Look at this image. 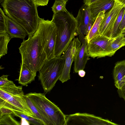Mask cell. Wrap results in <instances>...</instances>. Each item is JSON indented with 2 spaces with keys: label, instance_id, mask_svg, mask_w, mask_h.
<instances>
[{
  "label": "cell",
  "instance_id": "6da1fadb",
  "mask_svg": "<svg viewBox=\"0 0 125 125\" xmlns=\"http://www.w3.org/2000/svg\"><path fill=\"white\" fill-rule=\"evenodd\" d=\"M46 33V20L40 18L36 31L23 40L19 48L22 64H26L36 73L47 60L44 50Z\"/></svg>",
  "mask_w": 125,
  "mask_h": 125
},
{
  "label": "cell",
  "instance_id": "7a4b0ae2",
  "mask_svg": "<svg viewBox=\"0 0 125 125\" xmlns=\"http://www.w3.org/2000/svg\"><path fill=\"white\" fill-rule=\"evenodd\" d=\"M1 4L6 15L21 26L28 36L36 31L40 18L33 0H4Z\"/></svg>",
  "mask_w": 125,
  "mask_h": 125
},
{
  "label": "cell",
  "instance_id": "3957f363",
  "mask_svg": "<svg viewBox=\"0 0 125 125\" xmlns=\"http://www.w3.org/2000/svg\"><path fill=\"white\" fill-rule=\"evenodd\" d=\"M52 20L57 30L55 56L59 57L78 35L77 22L73 14L68 11L53 14Z\"/></svg>",
  "mask_w": 125,
  "mask_h": 125
},
{
  "label": "cell",
  "instance_id": "277c9868",
  "mask_svg": "<svg viewBox=\"0 0 125 125\" xmlns=\"http://www.w3.org/2000/svg\"><path fill=\"white\" fill-rule=\"evenodd\" d=\"M2 108L17 111L38 119L27 104L26 96L22 90V86L16 85L11 81L0 86V108Z\"/></svg>",
  "mask_w": 125,
  "mask_h": 125
},
{
  "label": "cell",
  "instance_id": "5b68a950",
  "mask_svg": "<svg viewBox=\"0 0 125 125\" xmlns=\"http://www.w3.org/2000/svg\"><path fill=\"white\" fill-rule=\"evenodd\" d=\"M26 95L37 108L47 125H66V115L44 94L34 92Z\"/></svg>",
  "mask_w": 125,
  "mask_h": 125
},
{
  "label": "cell",
  "instance_id": "8992f818",
  "mask_svg": "<svg viewBox=\"0 0 125 125\" xmlns=\"http://www.w3.org/2000/svg\"><path fill=\"white\" fill-rule=\"evenodd\" d=\"M65 58L61 56L47 60L39 71L38 79L45 93L50 91L61 77Z\"/></svg>",
  "mask_w": 125,
  "mask_h": 125
},
{
  "label": "cell",
  "instance_id": "52a82bcc",
  "mask_svg": "<svg viewBox=\"0 0 125 125\" xmlns=\"http://www.w3.org/2000/svg\"><path fill=\"white\" fill-rule=\"evenodd\" d=\"M66 125H118V124L93 114L76 113L66 115Z\"/></svg>",
  "mask_w": 125,
  "mask_h": 125
},
{
  "label": "cell",
  "instance_id": "ba28073f",
  "mask_svg": "<svg viewBox=\"0 0 125 125\" xmlns=\"http://www.w3.org/2000/svg\"><path fill=\"white\" fill-rule=\"evenodd\" d=\"M111 38L100 34L92 39L87 45V52L93 58L110 57L108 46Z\"/></svg>",
  "mask_w": 125,
  "mask_h": 125
},
{
  "label": "cell",
  "instance_id": "9c48e42d",
  "mask_svg": "<svg viewBox=\"0 0 125 125\" xmlns=\"http://www.w3.org/2000/svg\"><path fill=\"white\" fill-rule=\"evenodd\" d=\"M120 2L115 0L111 10L106 13L100 25L99 32L102 35L111 38L113 28L119 13L124 7Z\"/></svg>",
  "mask_w": 125,
  "mask_h": 125
},
{
  "label": "cell",
  "instance_id": "30bf717a",
  "mask_svg": "<svg viewBox=\"0 0 125 125\" xmlns=\"http://www.w3.org/2000/svg\"><path fill=\"white\" fill-rule=\"evenodd\" d=\"M81 43L78 37L72 41L62 56L65 58V61L63 70L59 80L64 83L70 79V71L72 64Z\"/></svg>",
  "mask_w": 125,
  "mask_h": 125
},
{
  "label": "cell",
  "instance_id": "8fae6325",
  "mask_svg": "<svg viewBox=\"0 0 125 125\" xmlns=\"http://www.w3.org/2000/svg\"><path fill=\"white\" fill-rule=\"evenodd\" d=\"M75 18L78 35L82 34L86 36L95 21L92 16L89 6L84 4L79 10Z\"/></svg>",
  "mask_w": 125,
  "mask_h": 125
},
{
  "label": "cell",
  "instance_id": "7c38bea8",
  "mask_svg": "<svg viewBox=\"0 0 125 125\" xmlns=\"http://www.w3.org/2000/svg\"><path fill=\"white\" fill-rule=\"evenodd\" d=\"M46 33L44 50L47 60L55 57V48L57 35L56 27L52 20H46Z\"/></svg>",
  "mask_w": 125,
  "mask_h": 125
},
{
  "label": "cell",
  "instance_id": "4fadbf2b",
  "mask_svg": "<svg viewBox=\"0 0 125 125\" xmlns=\"http://www.w3.org/2000/svg\"><path fill=\"white\" fill-rule=\"evenodd\" d=\"M78 35L82 44L74 57L73 73H75L80 70H83L87 61L90 59L87 52V42L85 36L82 34Z\"/></svg>",
  "mask_w": 125,
  "mask_h": 125
},
{
  "label": "cell",
  "instance_id": "5bb4252c",
  "mask_svg": "<svg viewBox=\"0 0 125 125\" xmlns=\"http://www.w3.org/2000/svg\"><path fill=\"white\" fill-rule=\"evenodd\" d=\"M6 32L11 37L18 38L24 40L28 35L25 29L7 15H5Z\"/></svg>",
  "mask_w": 125,
  "mask_h": 125
},
{
  "label": "cell",
  "instance_id": "9a60e30c",
  "mask_svg": "<svg viewBox=\"0 0 125 125\" xmlns=\"http://www.w3.org/2000/svg\"><path fill=\"white\" fill-rule=\"evenodd\" d=\"M115 2V0H98L89 5L92 18L95 21L97 17L100 12H105L112 8Z\"/></svg>",
  "mask_w": 125,
  "mask_h": 125
},
{
  "label": "cell",
  "instance_id": "2e32d148",
  "mask_svg": "<svg viewBox=\"0 0 125 125\" xmlns=\"http://www.w3.org/2000/svg\"><path fill=\"white\" fill-rule=\"evenodd\" d=\"M115 85L117 89L121 88L124 85L125 77V60L117 62L113 71Z\"/></svg>",
  "mask_w": 125,
  "mask_h": 125
},
{
  "label": "cell",
  "instance_id": "e0dca14e",
  "mask_svg": "<svg viewBox=\"0 0 125 125\" xmlns=\"http://www.w3.org/2000/svg\"><path fill=\"white\" fill-rule=\"evenodd\" d=\"M36 73L32 72L26 64L21 63L19 83L24 86L27 85L35 80Z\"/></svg>",
  "mask_w": 125,
  "mask_h": 125
},
{
  "label": "cell",
  "instance_id": "ac0fdd59",
  "mask_svg": "<svg viewBox=\"0 0 125 125\" xmlns=\"http://www.w3.org/2000/svg\"><path fill=\"white\" fill-rule=\"evenodd\" d=\"M105 12L103 11L98 15L96 19L88 34L85 36V38L87 42L92 39L100 34V25L105 15Z\"/></svg>",
  "mask_w": 125,
  "mask_h": 125
},
{
  "label": "cell",
  "instance_id": "d6986e66",
  "mask_svg": "<svg viewBox=\"0 0 125 125\" xmlns=\"http://www.w3.org/2000/svg\"><path fill=\"white\" fill-rule=\"evenodd\" d=\"M125 45V38L123 33L115 38H111L108 46L110 57L114 55L117 51Z\"/></svg>",
  "mask_w": 125,
  "mask_h": 125
},
{
  "label": "cell",
  "instance_id": "ffe728a7",
  "mask_svg": "<svg viewBox=\"0 0 125 125\" xmlns=\"http://www.w3.org/2000/svg\"><path fill=\"white\" fill-rule=\"evenodd\" d=\"M11 38L7 33H0V58L7 53V45Z\"/></svg>",
  "mask_w": 125,
  "mask_h": 125
},
{
  "label": "cell",
  "instance_id": "44dd1931",
  "mask_svg": "<svg viewBox=\"0 0 125 125\" xmlns=\"http://www.w3.org/2000/svg\"><path fill=\"white\" fill-rule=\"evenodd\" d=\"M125 11V6L121 10L116 21L113 30L111 38H115L121 34L119 26Z\"/></svg>",
  "mask_w": 125,
  "mask_h": 125
},
{
  "label": "cell",
  "instance_id": "7402d4cb",
  "mask_svg": "<svg viewBox=\"0 0 125 125\" xmlns=\"http://www.w3.org/2000/svg\"><path fill=\"white\" fill-rule=\"evenodd\" d=\"M67 2L65 0H55L51 7L53 14L61 12H67L68 10L66 8Z\"/></svg>",
  "mask_w": 125,
  "mask_h": 125
},
{
  "label": "cell",
  "instance_id": "603a6c76",
  "mask_svg": "<svg viewBox=\"0 0 125 125\" xmlns=\"http://www.w3.org/2000/svg\"><path fill=\"white\" fill-rule=\"evenodd\" d=\"M12 111V114L14 115L25 119L31 125H43L41 121L38 119L32 117L17 111Z\"/></svg>",
  "mask_w": 125,
  "mask_h": 125
},
{
  "label": "cell",
  "instance_id": "cb8c5ba5",
  "mask_svg": "<svg viewBox=\"0 0 125 125\" xmlns=\"http://www.w3.org/2000/svg\"><path fill=\"white\" fill-rule=\"evenodd\" d=\"M26 101L27 104L37 117L44 125H47V123L31 100L26 95Z\"/></svg>",
  "mask_w": 125,
  "mask_h": 125
},
{
  "label": "cell",
  "instance_id": "d4e9b609",
  "mask_svg": "<svg viewBox=\"0 0 125 125\" xmlns=\"http://www.w3.org/2000/svg\"><path fill=\"white\" fill-rule=\"evenodd\" d=\"M20 123L14 119L11 114L3 115L0 118V125H19Z\"/></svg>",
  "mask_w": 125,
  "mask_h": 125
},
{
  "label": "cell",
  "instance_id": "484cf974",
  "mask_svg": "<svg viewBox=\"0 0 125 125\" xmlns=\"http://www.w3.org/2000/svg\"><path fill=\"white\" fill-rule=\"evenodd\" d=\"M5 14L1 8L0 10V33L6 32V24Z\"/></svg>",
  "mask_w": 125,
  "mask_h": 125
},
{
  "label": "cell",
  "instance_id": "4316f807",
  "mask_svg": "<svg viewBox=\"0 0 125 125\" xmlns=\"http://www.w3.org/2000/svg\"><path fill=\"white\" fill-rule=\"evenodd\" d=\"M0 118L4 115L11 114L13 113L11 110L7 108H0Z\"/></svg>",
  "mask_w": 125,
  "mask_h": 125
},
{
  "label": "cell",
  "instance_id": "83f0119b",
  "mask_svg": "<svg viewBox=\"0 0 125 125\" xmlns=\"http://www.w3.org/2000/svg\"><path fill=\"white\" fill-rule=\"evenodd\" d=\"M8 75H3L0 77V86H2L7 83L10 80L8 79Z\"/></svg>",
  "mask_w": 125,
  "mask_h": 125
},
{
  "label": "cell",
  "instance_id": "f1b7e54d",
  "mask_svg": "<svg viewBox=\"0 0 125 125\" xmlns=\"http://www.w3.org/2000/svg\"><path fill=\"white\" fill-rule=\"evenodd\" d=\"M34 2L38 6L47 5L49 0H33Z\"/></svg>",
  "mask_w": 125,
  "mask_h": 125
},
{
  "label": "cell",
  "instance_id": "f546056e",
  "mask_svg": "<svg viewBox=\"0 0 125 125\" xmlns=\"http://www.w3.org/2000/svg\"><path fill=\"white\" fill-rule=\"evenodd\" d=\"M125 12L119 26V30L121 33H122V31L125 28Z\"/></svg>",
  "mask_w": 125,
  "mask_h": 125
},
{
  "label": "cell",
  "instance_id": "4dcf8cb0",
  "mask_svg": "<svg viewBox=\"0 0 125 125\" xmlns=\"http://www.w3.org/2000/svg\"><path fill=\"white\" fill-rule=\"evenodd\" d=\"M98 0H83L84 4L89 5L95 2Z\"/></svg>",
  "mask_w": 125,
  "mask_h": 125
},
{
  "label": "cell",
  "instance_id": "1f68e13d",
  "mask_svg": "<svg viewBox=\"0 0 125 125\" xmlns=\"http://www.w3.org/2000/svg\"><path fill=\"white\" fill-rule=\"evenodd\" d=\"M78 73L79 76L82 77H84L85 74V72L83 70H79Z\"/></svg>",
  "mask_w": 125,
  "mask_h": 125
},
{
  "label": "cell",
  "instance_id": "d6a6232c",
  "mask_svg": "<svg viewBox=\"0 0 125 125\" xmlns=\"http://www.w3.org/2000/svg\"><path fill=\"white\" fill-rule=\"evenodd\" d=\"M124 6H125V0H120L119 1Z\"/></svg>",
  "mask_w": 125,
  "mask_h": 125
},
{
  "label": "cell",
  "instance_id": "836d02e7",
  "mask_svg": "<svg viewBox=\"0 0 125 125\" xmlns=\"http://www.w3.org/2000/svg\"><path fill=\"white\" fill-rule=\"evenodd\" d=\"M3 0H0V3H1Z\"/></svg>",
  "mask_w": 125,
  "mask_h": 125
},
{
  "label": "cell",
  "instance_id": "e575fe53",
  "mask_svg": "<svg viewBox=\"0 0 125 125\" xmlns=\"http://www.w3.org/2000/svg\"><path fill=\"white\" fill-rule=\"evenodd\" d=\"M124 84H125V78L124 79Z\"/></svg>",
  "mask_w": 125,
  "mask_h": 125
},
{
  "label": "cell",
  "instance_id": "d590c367",
  "mask_svg": "<svg viewBox=\"0 0 125 125\" xmlns=\"http://www.w3.org/2000/svg\"><path fill=\"white\" fill-rule=\"evenodd\" d=\"M123 33L124 34V36H125V32H123V33Z\"/></svg>",
  "mask_w": 125,
  "mask_h": 125
},
{
  "label": "cell",
  "instance_id": "8d00e7d4",
  "mask_svg": "<svg viewBox=\"0 0 125 125\" xmlns=\"http://www.w3.org/2000/svg\"><path fill=\"white\" fill-rule=\"evenodd\" d=\"M115 0L119 1L120 0Z\"/></svg>",
  "mask_w": 125,
  "mask_h": 125
},
{
  "label": "cell",
  "instance_id": "74e56055",
  "mask_svg": "<svg viewBox=\"0 0 125 125\" xmlns=\"http://www.w3.org/2000/svg\"><path fill=\"white\" fill-rule=\"evenodd\" d=\"M65 0L67 2L69 0Z\"/></svg>",
  "mask_w": 125,
  "mask_h": 125
}]
</instances>
